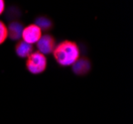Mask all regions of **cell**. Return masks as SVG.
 Returning a JSON list of instances; mask_svg holds the SVG:
<instances>
[{
  "label": "cell",
  "mask_w": 133,
  "mask_h": 124,
  "mask_svg": "<svg viewBox=\"0 0 133 124\" xmlns=\"http://www.w3.org/2000/svg\"><path fill=\"white\" fill-rule=\"evenodd\" d=\"M35 25L38 26L40 28V30H44V31H48L52 28V22L49 18L46 17H39L36 19V22H35Z\"/></svg>",
  "instance_id": "obj_8"
},
{
  "label": "cell",
  "mask_w": 133,
  "mask_h": 124,
  "mask_svg": "<svg viewBox=\"0 0 133 124\" xmlns=\"http://www.w3.org/2000/svg\"><path fill=\"white\" fill-rule=\"evenodd\" d=\"M41 37H42V31L35 24L29 25L26 28L23 29V32H22L23 41L28 43V44H30V45H33L35 43H37Z\"/></svg>",
  "instance_id": "obj_3"
},
{
  "label": "cell",
  "mask_w": 133,
  "mask_h": 124,
  "mask_svg": "<svg viewBox=\"0 0 133 124\" xmlns=\"http://www.w3.org/2000/svg\"><path fill=\"white\" fill-rule=\"evenodd\" d=\"M46 67H47L46 57L40 52H33V54L28 57L27 68L31 73L39 74L46 70Z\"/></svg>",
  "instance_id": "obj_2"
},
{
  "label": "cell",
  "mask_w": 133,
  "mask_h": 124,
  "mask_svg": "<svg viewBox=\"0 0 133 124\" xmlns=\"http://www.w3.org/2000/svg\"><path fill=\"white\" fill-rule=\"evenodd\" d=\"M3 11H4V1L0 0V15L3 13Z\"/></svg>",
  "instance_id": "obj_11"
},
{
  "label": "cell",
  "mask_w": 133,
  "mask_h": 124,
  "mask_svg": "<svg viewBox=\"0 0 133 124\" xmlns=\"http://www.w3.org/2000/svg\"><path fill=\"white\" fill-rule=\"evenodd\" d=\"M7 38V27L4 25V23L0 21V45L4 42Z\"/></svg>",
  "instance_id": "obj_10"
},
{
  "label": "cell",
  "mask_w": 133,
  "mask_h": 124,
  "mask_svg": "<svg viewBox=\"0 0 133 124\" xmlns=\"http://www.w3.org/2000/svg\"><path fill=\"white\" fill-rule=\"evenodd\" d=\"M89 70H90V63L85 58L78 59L77 62L72 65V71L78 75H83V74L88 73Z\"/></svg>",
  "instance_id": "obj_5"
},
{
  "label": "cell",
  "mask_w": 133,
  "mask_h": 124,
  "mask_svg": "<svg viewBox=\"0 0 133 124\" xmlns=\"http://www.w3.org/2000/svg\"><path fill=\"white\" fill-rule=\"evenodd\" d=\"M23 25L21 23L14 21L9 24L8 28H7V37H9L11 40H19L22 37V32H23Z\"/></svg>",
  "instance_id": "obj_6"
},
{
  "label": "cell",
  "mask_w": 133,
  "mask_h": 124,
  "mask_svg": "<svg viewBox=\"0 0 133 124\" xmlns=\"http://www.w3.org/2000/svg\"><path fill=\"white\" fill-rule=\"evenodd\" d=\"M56 61L63 67L72 66L79 58V49L75 42L65 41L54 50Z\"/></svg>",
  "instance_id": "obj_1"
},
{
  "label": "cell",
  "mask_w": 133,
  "mask_h": 124,
  "mask_svg": "<svg viewBox=\"0 0 133 124\" xmlns=\"http://www.w3.org/2000/svg\"><path fill=\"white\" fill-rule=\"evenodd\" d=\"M36 44H37V48L39 50L38 52H40L43 55H48V54L53 53L56 48L55 40L52 36L48 34L43 35Z\"/></svg>",
  "instance_id": "obj_4"
},
{
  "label": "cell",
  "mask_w": 133,
  "mask_h": 124,
  "mask_svg": "<svg viewBox=\"0 0 133 124\" xmlns=\"http://www.w3.org/2000/svg\"><path fill=\"white\" fill-rule=\"evenodd\" d=\"M15 51L16 54L20 58H28L31 54H33L34 48L33 45H30L24 41L19 42L15 47Z\"/></svg>",
  "instance_id": "obj_7"
},
{
  "label": "cell",
  "mask_w": 133,
  "mask_h": 124,
  "mask_svg": "<svg viewBox=\"0 0 133 124\" xmlns=\"http://www.w3.org/2000/svg\"><path fill=\"white\" fill-rule=\"evenodd\" d=\"M19 16H20V10L15 6L9 7L5 13V18L7 20H15Z\"/></svg>",
  "instance_id": "obj_9"
}]
</instances>
